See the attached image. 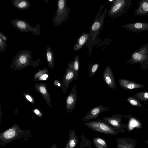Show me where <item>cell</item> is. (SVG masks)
<instances>
[{
  "label": "cell",
  "instance_id": "8fae6325",
  "mask_svg": "<svg viewBox=\"0 0 148 148\" xmlns=\"http://www.w3.org/2000/svg\"><path fill=\"white\" fill-rule=\"evenodd\" d=\"M110 107H104L101 105L93 107L89 110L88 113L82 119L83 121H86L94 119L99 117V114L103 112L108 111Z\"/></svg>",
  "mask_w": 148,
  "mask_h": 148
},
{
  "label": "cell",
  "instance_id": "1f68e13d",
  "mask_svg": "<svg viewBox=\"0 0 148 148\" xmlns=\"http://www.w3.org/2000/svg\"><path fill=\"white\" fill-rule=\"evenodd\" d=\"M0 38L6 42L8 41V37L1 32H0Z\"/></svg>",
  "mask_w": 148,
  "mask_h": 148
},
{
  "label": "cell",
  "instance_id": "836d02e7",
  "mask_svg": "<svg viewBox=\"0 0 148 148\" xmlns=\"http://www.w3.org/2000/svg\"><path fill=\"white\" fill-rule=\"evenodd\" d=\"M50 148H58L56 146V143L53 145Z\"/></svg>",
  "mask_w": 148,
  "mask_h": 148
},
{
  "label": "cell",
  "instance_id": "6da1fadb",
  "mask_svg": "<svg viewBox=\"0 0 148 148\" xmlns=\"http://www.w3.org/2000/svg\"><path fill=\"white\" fill-rule=\"evenodd\" d=\"M103 8L102 5L91 26L89 28L90 32L88 40L85 45L89 49V57L91 53L93 45L100 42L98 38L101 30L102 28L105 18L108 12L107 9L105 10L101 14Z\"/></svg>",
  "mask_w": 148,
  "mask_h": 148
},
{
  "label": "cell",
  "instance_id": "484cf974",
  "mask_svg": "<svg viewBox=\"0 0 148 148\" xmlns=\"http://www.w3.org/2000/svg\"><path fill=\"white\" fill-rule=\"evenodd\" d=\"M100 64L98 63H91L88 67L89 76L92 78L98 69Z\"/></svg>",
  "mask_w": 148,
  "mask_h": 148
},
{
  "label": "cell",
  "instance_id": "f1b7e54d",
  "mask_svg": "<svg viewBox=\"0 0 148 148\" xmlns=\"http://www.w3.org/2000/svg\"><path fill=\"white\" fill-rule=\"evenodd\" d=\"M7 46L6 42L0 38V52H3Z\"/></svg>",
  "mask_w": 148,
  "mask_h": 148
},
{
  "label": "cell",
  "instance_id": "e575fe53",
  "mask_svg": "<svg viewBox=\"0 0 148 148\" xmlns=\"http://www.w3.org/2000/svg\"><path fill=\"white\" fill-rule=\"evenodd\" d=\"M145 143L148 145V140H146Z\"/></svg>",
  "mask_w": 148,
  "mask_h": 148
},
{
  "label": "cell",
  "instance_id": "2e32d148",
  "mask_svg": "<svg viewBox=\"0 0 148 148\" xmlns=\"http://www.w3.org/2000/svg\"><path fill=\"white\" fill-rule=\"evenodd\" d=\"M119 83L121 87L127 90L137 89L145 87L142 84L124 79H119Z\"/></svg>",
  "mask_w": 148,
  "mask_h": 148
},
{
  "label": "cell",
  "instance_id": "52a82bcc",
  "mask_svg": "<svg viewBox=\"0 0 148 148\" xmlns=\"http://www.w3.org/2000/svg\"><path fill=\"white\" fill-rule=\"evenodd\" d=\"M85 125L94 131L101 133L116 136L119 134L115 129L103 122L102 119L87 122Z\"/></svg>",
  "mask_w": 148,
  "mask_h": 148
},
{
  "label": "cell",
  "instance_id": "7c38bea8",
  "mask_svg": "<svg viewBox=\"0 0 148 148\" xmlns=\"http://www.w3.org/2000/svg\"><path fill=\"white\" fill-rule=\"evenodd\" d=\"M122 27L135 33L148 31V23L144 22L130 23L122 25Z\"/></svg>",
  "mask_w": 148,
  "mask_h": 148
},
{
  "label": "cell",
  "instance_id": "ffe728a7",
  "mask_svg": "<svg viewBox=\"0 0 148 148\" xmlns=\"http://www.w3.org/2000/svg\"><path fill=\"white\" fill-rule=\"evenodd\" d=\"M89 33H83L78 38L77 42L74 45L73 49L76 51L82 49L85 45L89 36Z\"/></svg>",
  "mask_w": 148,
  "mask_h": 148
},
{
  "label": "cell",
  "instance_id": "ba28073f",
  "mask_svg": "<svg viewBox=\"0 0 148 148\" xmlns=\"http://www.w3.org/2000/svg\"><path fill=\"white\" fill-rule=\"evenodd\" d=\"M10 22L14 28L19 30L21 33L31 32L34 35L40 34V27L38 22L35 27L32 26L26 20L19 18L10 20Z\"/></svg>",
  "mask_w": 148,
  "mask_h": 148
},
{
  "label": "cell",
  "instance_id": "5b68a950",
  "mask_svg": "<svg viewBox=\"0 0 148 148\" xmlns=\"http://www.w3.org/2000/svg\"><path fill=\"white\" fill-rule=\"evenodd\" d=\"M110 2L108 14L110 17L114 18L127 12L132 4L131 0H113Z\"/></svg>",
  "mask_w": 148,
  "mask_h": 148
},
{
  "label": "cell",
  "instance_id": "f546056e",
  "mask_svg": "<svg viewBox=\"0 0 148 148\" xmlns=\"http://www.w3.org/2000/svg\"><path fill=\"white\" fill-rule=\"evenodd\" d=\"M24 95L26 99H27L28 101L32 103H34V101L33 98L30 95L26 94H25Z\"/></svg>",
  "mask_w": 148,
  "mask_h": 148
},
{
  "label": "cell",
  "instance_id": "30bf717a",
  "mask_svg": "<svg viewBox=\"0 0 148 148\" xmlns=\"http://www.w3.org/2000/svg\"><path fill=\"white\" fill-rule=\"evenodd\" d=\"M75 76L72 61H71L69 63L63 78V81L61 83V88L65 93L66 92L69 84L74 80Z\"/></svg>",
  "mask_w": 148,
  "mask_h": 148
},
{
  "label": "cell",
  "instance_id": "e0dca14e",
  "mask_svg": "<svg viewBox=\"0 0 148 148\" xmlns=\"http://www.w3.org/2000/svg\"><path fill=\"white\" fill-rule=\"evenodd\" d=\"M134 14L136 16L148 15V0L139 1Z\"/></svg>",
  "mask_w": 148,
  "mask_h": 148
},
{
  "label": "cell",
  "instance_id": "7a4b0ae2",
  "mask_svg": "<svg viewBox=\"0 0 148 148\" xmlns=\"http://www.w3.org/2000/svg\"><path fill=\"white\" fill-rule=\"evenodd\" d=\"M32 51L28 49L21 50L13 57L10 68L15 70H22L30 65L36 67L39 64L40 60L38 58L35 61L32 60Z\"/></svg>",
  "mask_w": 148,
  "mask_h": 148
},
{
  "label": "cell",
  "instance_id": "cb8c5ba5",
  "mask_svg": "<svg viewBox=\"0 0 148 148\" xmlns=\"http://www.w3.org/2000/svg\"><path fill=\"white\" fill-rule=\"evenodd\" d=\"M72 63L73 68L75 75L74 80L76 81L77 79L79 69V58L78 55H77L74 56Z\"/></svg>",
  "mask_w": 148,
  "mask_h": 148
},
{
  "label": "cell",
  "instance_id": "3957f363",
  "mask_svg": "<svg viewBox=\"0 0 148 148\" xmlns=\"http://www.w3.org/2000/svg\"><path fill=\"white\" fill-rule=\"evenodd\" d=\"M29 130H21L15 124L11 127L0 134V145L3 147L11 141L30 136Z\"/></svg>",
  "mask_w": 148,
  "mask_h": 148
},
{
  "label": "cell",
  "instance_id": "277c9868",
  "mask_svg": "<svg viewBox=\"0 0 148 148\" xmlns=\"http://www.w3.org/2000/svg\"><path fill=\"white\" fill-rule=\"evenodd\" d=\"M127 63L131 64H140V70H147L148 69V43L143 45L133 51Z\"/></svg>",
  "mask_w": 148,
  "mask_h": 148
},
{
  "label": "cell",
  "instance_id": "603a6c76",
  "mask_svg": "<svg viewBox=\"0 0 148 148\" xmlns=\"http://www.w3.org/2000/svg\"><path fill=\"white\" fill-rule=\"evenodd\" d=\"M93 143L96 148H108L107 142L103 139L95 138L92 139Z\"/></svg>",
  "mask_w": 148,
  "mask_h": 148
},
{
  "label": "cell",
  "instance_id": "9a60e30c",
  "mask_svg": "<svg viewBox=\"0 0 148 148\" xmlns=\"http://www.w3.org/2000/svg\"><path fill=\"white\" fill-rule=\"evenodd\" d=\"M116 142L117 148H136L138 145L135 140L125 137L117 139Z\"/></svg>",
  "mask_w": 148,
  "mask_h": 148
},
{
  "label": "cell",
  "instance_id": "d6986e66",
  "mask_svg": "<svg viewBox=\"0 0 148 148\" xmlns=\"http://www.w3.org/2000/svg\"><path fill=\"white\" fill-rule=\"evenodd\" d=\"M69 138L66 144L65 148H75L77 145L78 138L76 135L75 130H70L69 132Z\"/></svg>",
  "mask_w": 148,
  "mask_h": 148
},
{
  "label": "cell",
  "instance_id": "d6a6232c",
  "mask_svg": "<svg viewBox=\"0 0 148 148\" xmlns=\"http://www.w3.org/2000/svg\"><path fill=\"white\" fill-rule=\"evenodd\" d=\"M34 112L35 114L39 117H41L42 115L41 113L38 109H35L34 110Z\"/></svg>",
  "mask_w": 148,
  "mask_h": 148
},
{
  "label": "cell",
  "instance_id": "5bb4252c",
  "mask_svg": "<svg viewBox=\"0 0 148 148\" xmlns=\"http://www.w3.org/2000/svg\"><path fill=\"white\" fill-rule=\"evenodd\" d=\"M103 77L108 87L115 90L116 87L115 80L113 76L112 70L110 66H107L105 67L103 73Z\"/></svg>",
  "mask_w": 148,
  "mask_h": 148
},
{
  "label": "cell",
  "instance_id": "4fadbf2b",
  "mask_svg": "<svg viewBox=\"0 0 148 148\" xmlns=\"http://www.w3.org/2000/svg\"><path fill=\"white\" fill-rule=\"evenodd\" d=\"M77 97L76 86L74 85L71 93L67 97L66 100V109L68 113L72 112L75 108Z\"/></svg>",
  "mask_w": 148,
  "mask_h": 148
},
{
  "label": "cell",
  "instance_id": "d4e9b609",
  "mask_svg": "<svg viewBox=\"0 0 148 148\" xmlns=\"http://www.w3.org/2000/svg\"><path fill=\"white\" fill-rule=\"evenodd\" d=\"M134 97L139 101H147L148 100V92H139L136 93Z\"/></svg>",
  "mask_w": 148,
  "mask_h": 148
},
{
  "label": "cell",
  "instance_id": "4dcf8cb0",
  "mask_svg": "<svg viewBox=\"0 0 148 148\" xmlns=\"http://www.w3.org/2000/svg\"><path fill=\"white\" fill-rule=\"evenodd\" d=\"M48 75L47 74H45L40 77L38 80H46L48 78Z\"/></svg>",
  "mask_w": 148,
  "mask_h": 148
},
{
  "label": "cell",
  "instance_id": "83f0119b",
  "mask_svg": "<svg viewBox=\"0 0 148 148\" xmlns=\"http://www.w3.org/2000/svg\"><path fill=\"white\" fill-rule=\"evenodd\" d=\"M48 70L46 68L39 71L38 72L34 75V81L38 80V79L40 77L44 74H46Z\"/></svg>",
  "mask_w": 148,
  "mask_h": 148
},
{
  "label": "cell",
  "instance_id": "ac0fdd59",
  "mask_svg": "<svg viewBox=\"0 0 148 148\" xmlns=\"http://www.w3.org/2000/svg\"><path fill=\"white\" fill-rule=\"evenodd\" d=\"M34 87L36 90L42 95L47 103L51 106V98L47 90L46 84L41 83H36Z\"/></svg>",
  "mask_w": 148,
  "mask_h": 148
},
{
  "label": "cell",
  "instance_id": "8992f818",
  "mask_svg": "<svg viewBox=\"0 0 148 148\" xmlns=\"http://www.w3.org/2000/svg\"><path fill=\"white\" fill-rule=\"evenodd\" d=\"M67 0H59L57 2V7L52 19L54 26L60 25L66 21L69 17L70 8L67 6Z\"/></svg>",
  "mask_w": 148,
  "mask_h": 148
},
{
  "label": "cell",
  "instance_id": "44dd1931",
  "mask_svg": "<svg viewBox=\"0 0 148 148\" xmlns=\"http://www.w3.org/2000/svg\"><path fill=\"white\" fill-rule=\"evenodd\" d=\"M11 3L16 8L21 10L27 9L30 6V2L28 0H13Z\"/></svg>",
  "mask_w": 148,
  "mask_h": 148
},
{
  "label": "cell",
  "instance_id": "9c48e42d",
  "mask_svg": "<svg viewBox=\"0 0 148 148\" xmlns=\"http://www.w3.org/2000/svg\"><path fill=\"white\" fill-rule=\"evenodd\" d=\"M124 115L118 114L103 118L102 120L106 123L116 130L119 133H126L125 129L127 126L122 123Z\"/></svg>",
  "mask_w": 148,
  "mask_h": 148
},
{
  "label": "cell",
  "instance_id": "4316f807",
  "mask_svg": "<svg viewBox=\"0 0 148 148\" xmlns=\"http://www.w3.org/2000/svg\"><path fill=\"white\" fill-rule=\"evenodd\" d=\"M127 100L130 104L133 106L139 107H143V104L140 101L134 97L129 96L127 98Z\"/></svg>",
  "mask_w": 148,
  "mask_h": 148
},
{
  "label": "cell",
  "instance_id": "7402d4cb",
  "mask_svg": "<svg viewBox=\"0 0 148 148\" xmlns=\"http://www.w3.org/2000/svg\"><path fill=\"white\" fill-rule=\"evenodd\" d=\"M46 55L48 66L51 69H53L55 56L53 51L49 45L47 47Z\"/></svg>",
  "mask_w": 148,
  "mask_h": 148
}]
</instances>
